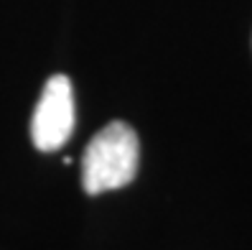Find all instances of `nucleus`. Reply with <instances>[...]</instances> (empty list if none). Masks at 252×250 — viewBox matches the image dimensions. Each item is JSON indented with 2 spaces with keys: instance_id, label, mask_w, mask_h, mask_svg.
<instances>
[{
  "instance_id": "f257e3e1",
  "label": "nucleus",
  "mask_w": 252,
  "mask_h": 250,
  "mask_svg": "<svg viewBox=\"0 0 252 250\" xmlns=\"http://www.w3.org/2000/svg\"><path fill=\"white\" fill-rule=\"evenodd\" d=\"M140 141L127 123L115 120L90 141L82 161V184L87 194H102L127 186L138 174Z\"/></svg>"
},
{
  "instance_id": "f03ea898",
  "label": "nucleus",
  "mask_w": 252,
  "mask_h": 250,
  "mask_svg": "<svg viewBox=\"0 0 252 250\" xmlns=\"http://www.w3.org/2000/svg\"><path fill=\"white\" fill-rule=\"evenodd\" d=\"M74 130V92L64 74H54L41 92L31 120V138L38 151H56Z\"/></svg>"
}]
</instances>
